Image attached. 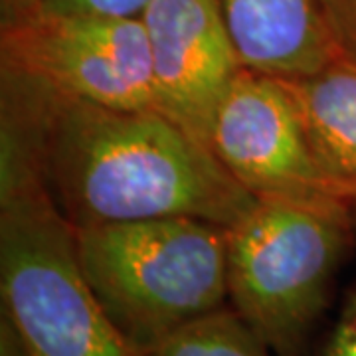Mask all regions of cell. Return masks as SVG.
<instances>
[{
	"label": "cell",
	"mask_w": 356,
	"mask_h": 356,
	"mask_svg": "<svg viewBox=\"0 0 356 356\" xmlns=\"http://www.w3.org/2000/svg\"><path fill=\"white\" fill-rule=\"evenodd\" d=\"M0 293L28 356H145L117 331L38 172L0 166Z\"/></svg>",
	"instance_id": "cell-4"
},
{
	"label": "cell",
	"mask_w": 356,
	"mask_h": 356,
	"mask_svg": "<svg viewBox=\"0 0 356 356\" xmlns=\"http://www.w3.org/2000/svg\"><path fill=\"white\" fill-rule=\"evenodd\" d=\"M243 67L297 79L332 62L341 48L321 0H218Z\"/></svg>",
	"instance_id": "cell-8"
},
{
	"label": "cell",
	"mask_w": 356,
	"mask_h": 356,
	"mask_svg": "<svg viewBox=\"0 0 356 356\" xmlns=\"http://www.w3.org/2000/svg\"><path fill=\"white\" fill-rule=\"evenodd\" d=\"M42 13V0H0V28L20 24Z\"/></svg>",
	"instance_id": "cell-14"
},
{
	"label": "cell",
	"mask_w": 356,
	"mask_h": 356,
	"mask_svg": "<svg viewBox=\"0 0 356 356\" xmlns=\"http://www.w3.org/2000/svg\"><path fill=\"white\" fill-rule=\"evenodd\" d=\"M343 200H255L226 228L228 305L273 356H303L355 242Z\"/></svg>",
	"instance_id": "cell-3"
},
{
	"label": "cell",
	"mask_w": 356,
	"mask_h": 356,
	"mask_svg": "<svg viewBox=\"0 0 356 356\" xmlns=\"http://www.w3.org/2000/svg\"><path fill=\"white\" fill-rule=\"evenodd\" d=\"M0 30V64L81 102L123 111L154 109L153 60L140 16L38 13Z\"/></svg>",
	"instance_id": "cell-5"
},
{
	"label": "cell",
	"mask_w": 356,
	"mask_h": 356,
	"mask_svg": "<svg viewBox=\"0 0 356 356\" xmlns=\"http://www.w3.org/2000/svg\"><path fill=\"white\" fill-rule=\"evenodd\" d=\"M0 356H28L13 323L4 315L0 318Z\"/></svg>",
	"instance_id": "cell-15"
},
{
	"label": "cell",
	"mask_w": 356,
	"mask_h": 356,
	"mask_svg": "<svg viewBox=\"0 0 356 356\" xmlns=\"http://www.w3.org/2000/svg\"><path fill=\"white\" fill-rule=\"evenodd\" d=\"M0 153L24 156L74 228L188 216L229 228L255 198L156 109L67 97L0 64Z\"/></svg>",
	"instance_id": "cell-1"
},
{
	"label": "cell",
	"mask_w": 356,
	"mask_h": 356,
	"mask_svg": "<svg viewBox=\"0 0 356 356\" xmlns=\"http://www.w3.org/2000/svg\"><path fill=\"white\" fill-rule=\"evenodd\" d=\"M318 356H356V283L344 295Z\"/></svg>",
	"instance_id": "cell-12"
},
{
	"label": "cell",
	"mask_w": 356,
	"mask_h": 356,
	"mask_svg": "<svg viewBox=\"0 0 356 356\" xmlns=\"http://www.w3.org/2000/svg\"><path fill=\"white\" fill-rule=\"evenodd\" d=\"M140 20L154 109L210 149L218 109L243 70L218 0H153Z\"/></svg>",
	"instance_id": "cell-7"
},
{
	"label": "cell",
	"mask_w": 356,
	"mask_h": 356,
	"mask_svg": "<svg viewBox=\"0 0 356 356\" xmlns=\"http://www.w3.org/2000/svg\"><path fill=\"white\" fill-rule=\"evenodd\" d=\"M74 236L91 291L140 355L228 307L224 226L149 218L74 228Z\"/></svg>",
	"instance_id": "cell-2"
},
{
	"label": "cell",
	"mask_w": 356,
	"mask_h": 356,
	"mask_svg": "<svg viewBox=\"0 0 356 356\" xmlns=\"http://www.w3.org/2000/svg\"><path fill=\"white\" fill-rule=\"evenodd\" d=\"M210 149L255 200L355 204L318 165L285 79L243 67L218 109Z\"/></svg>",
	"instance_id": "cell-6"
},
{
	"label": "cell",
	"mask_w": 356,
	"mask_h": 356,
	"mask_svg": "<svg viewBox=\"0 0 356 356\" xmlns=\"http://www.w3.org/2000/svg\"><path fill=\"white\" fill-rule=\"evenodd\" d=\"M153 0H42V13L62 16L139 18Z\"/></svg>",
	"instance_id": "cell-11"
},
{
	"label": "cell",
	"mask_w": 356,
	"mask_h": 356,
	"mask_svg": "<svg viewBox=\"0 0 356 356\" xmlns=\"http://www.w3.org/2000/svg\"><path fill=\"white\" fill-rule=\"evenodd\" d=\"M339 48L356 56V0H321Z\"/></svg>",
	"instance_id": "cell-13"
},
{
	"label": "cell",
	"mask_w": 356,
	"mask_h": 356,
	"mask_svg": "<svg viewBox=\"0 0 356 356\" xmlns=\"http://www.w3.org/2000/svg\"><path fill=\"white\" fill-rule=\"evenodd\" d=\"M147 356H273L240 315L224 307L186 325Z\"/></svg>",
	"instance_id": "cell-10"
},
{
	"label": "cell",
	"mask_w": 356,
	"mask_h": 356,
	"mask_svg": "<svg viewBox=\"0 0 356 356\" xmlns=\"http://www.w3.org/2000/svg\"><path fill=\"white\" fill-rule=\"evenodd\" d=\"M318 165L356 204V56L341 51L318 72L285 79Z\"/></svg>",
	"instance_id": "cell-9"
}]
</instances>
